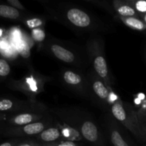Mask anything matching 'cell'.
Listing matches in <instances>:
<instances>
[{
	"instance_id": "6da1fadb",
	"label": "cell",
	"mask_w": 146,
	"mask_h": 146,
	"mask_svg": "<svg viewBox=\"0 0 146 146\" xmlns=\"http://www.w3.org/2000/svg\"><path fill=\"white\" fill-rule=\"evenodd\" d=\"M68 19L74 25L78 27H87L91 24L89 16L78 9H71L67 12Z\"/></svg>"
},
{
	"instance_id": "7a4b0ae2",
	"label": "cell",
	"mask_w": 146,
	"mask_h": 146,
	"mask_svg": "<svg viewBox=\"0 0 146 146\" xmlns=\"http://www.w3.org/2000/svg\"><path fill=\"white\" fill-rule=\"evenodd\" d=\"M82 135L87 141L96 142L98 138V130L96 126L91 121H86L81 127Z\"/></svg>"
},
{
	"instance_id": "3957f363",
	"label": "cell",
	"mask_w": 146,
	"mask_h": 146,
	"mask_svg": "<svg viewBox=\"0 0 146 146\" xmlns=\"http://www.w3.org/2000/svg\"><path fill=\"white\" fill-rule=\"evenodd\" d=\"M51 51L56 57L66 63H72L74 61V54L68 50L59 45H53L51 46Z\"/></svg>"
},
{
	"instance_id": "277c9868",
	"label": "cell",
	"mask_w": 146,
	"mask_h": 146,
	"mask_svg": "<svg viewBox=\"0 0 146 146\" xmlns=\"http://www.w3.org/2000/svg\"><path fill=\"white\" fill-rule=\"evenodd\" d=\"M94 68L98 75L102 78H106L108 75V67L105 58L101 56H97L94 60Z\"/></svg>"
},
{
	"instance_id": "5b68a950",
	"label": "cell",
	"mask_w": 146,
	"mask_h": 146,
	"mask_svg": "<svg viewBox=\"0 0 146 146\" xmlns=\"http://www.w3.org/2000/svg\"><path fill=\"white\" fill-rule=\"evenodd\" d=\"M0 16L5 18L17 19L19 16L18 10L12 7L7 5H0Z\"/></svg>"
},
{
	"instance_id": "8992f818",
	"label": "cell",
	"mask_w": 146,
	"mask_h": 146,
	"mask_svg": "<svg viewBox=\"0 0 146 146\" xmlns=\"http://www.w3.org/2000/svg\"><path fill=\"white\" fill-rule=\"evenodd\" d=\"M60 137V133L56 128H48L43 131L41 134V138L46 142H51L58 139Z\"/></svg>"
},
{
	"instance_id": "52a82bcc",
	"label": "cell",
	"mask_w": 146,
	"mask_h": 146,
	"mask_svg": "<svg viewBox=\"0 0 146 146\" xmlns=\"http://www.w3.org/2000/svg\"><path fill=\"white\" fill-rule=\"evenodd\" d=\"M44 128V125L41 123H34L25 125L24 128V131L28 135H35L42 132Z\"/></svg>"
},
{
	"instance_id": "ba28073f",
	"label": "cell",
	"mask_w": 146,
	"mask_h": 146,
	"mask_svg": "<svg viewBox=\"0 0 146 146\" xmlns=\"http://www.w3.org/2000/svg\"><path fill=\"white\" fill-rule=\"evenodd\" d=\"M94 92L98 97L102 99H106L108 96V91L101 81H97L93 85Z\"/></svg>"
},
{
	"instance_id": "9c48e42d",
	"label": "cell",
	"mask_w": 146,
	"mask_h": 146,
	"mask_svg": "<svg viewBox=\"0 0 146 146\" xmlns=\"http://www.w3.org/2000/svg\"><path fill=\"white\" fill-rule=\"evenodd\" d=\"M112 113L114 116L120 121H124L126 119V113L121 104L115 103L112 106Z\"/></svg>"
},
{
	"instance_id": "30bf717a",
	"label": "cell",
	"mask_w": 146,
	"mask_h": 146,
	"mask_svg": "<svg viewBox=\"0 0 146 146\" xmlns=\"http://www.w3.org/2000/svg\"><path fill=\"white\" fill-rule=\"evenodd\" d=\"M64 78L66 82L71 85H76L81 81V78L78 74L72 71H66L64 75Z\"/></svg>"
},
{
	"instance_id": "8fae6325",
	"label": "cell",
	"mask_w": 146,
	"mask_h": 146,
	"mask_svg": "<svg viewBox=\"0 0 146 146\" xmlns=\"http://www.w3.org/2000/svg\"><path fill=\"white\" fill-rule=\"evenodd\" d=\"M125 24L129 26L131 28H133L135 29L143 30L145 29V24L136 18L133 17H128L125 19Z\"/></svg>"
},
{
	"instance_id": "7c38bea8",
	"label": "cell",
	"mask_w": 146,
	"mask_h": 146,
	"mask_svg": "<svg viewBox=\"0 0 146 146\" xmlns=\"http://www.w3.org/2000/svg\"><path fill=\"white\" fill-rule=\"evenodd\" d=\"M111 142L114 146H129L117 131H113L111 133Z\"/></svg>"
},
{
	"instance_id": "4fadbf2b",
	"label": "cell",
	"mask_w": 146,
	"mask_h": 146,
	"mask_svg": "<svg viewBox=\"0 0 146 146\" xmlns=\"http://www.w3.org/2000/svg\"><path fill=\"white\" fill-rule=\"evenodd\" d=\"M33 120V116L31 114L25 113L17 115L14 119V122L17 125H28Z\"/></svg>"
},
{
	"instance_id": "5bb4252c",
	"label": "cell",
	"mask_w": 146,
	"mask_h": 146,
	"mask_svg": "<svg viewBox=\"0 0 146 146\" xmlns=\"http://www.w3.org/2000/svg\"><path fill=\"white\" fill-rule=\"evenodd\" d=\"M118 12L119 14L123 17H133L135 14V11L133 9L129 6L123 5L118 9Z\"/></svg>"
},
{
	"instance_id": "9a60e30c",
	"label": "cell",
	"mask_w": 146,
	"mask_h": 146,
	"mask_svg": "<svg viewBox=\"0 0 146 146\" xmlns=\"http://www.w3.org/2000/svg\"><path fill=\"white\" fill-rule=\"evenodd\" d=\"M10 72V67L8 63L4 59H0V76H5Z\"/></svg>"
},
{
	"instance_id": "2e32d148",
	"label": "cell",
	"mask_w": 146,
	"mask_h": 146,
	"mask_svg": "<svg viewBox=\"0 0 146 146\" xmlns=\"http://www.w3.org/2000/svg\"><path fill=\"white\" fill-rule=\"evenodd\" d=\"M18 48L19 51L21 54V55L22 56H24V58H27L29 57L30 54L29 51V48L27 46V44L24 42H20L19 44H18Z\"/></svg>"
},
{
	"instance_id": "e0dca14e",
	"label": "cell",
	"mask_w": 146,
	"mask_h": 146,
	"mask_svg": "<svg viewBox=\"0 0 146 146\" xmlns=\"http://www.w3.org/2000/svg\"><path fill=\"white\" fill-rule=\"evenodd\" d=\"M27 24L30 29H35L37 27H40L42 24V21L41 19L37 18L31 19L28 20L27 21Z\"/></svg>"
},
{
	"instance_id": "ac0fdd59",
	"label": "cell",
	"mask_w": 146,
	"mask_h": 146,
	"mask_svg": "<svg viewBox=\"0 0 146 146\" xmlns=\"http://www.w3.org/2000/svg\"><path fill=\"white\" fill-rule=\"evenodd\" d=\"M12 107V102L9 100H2L0 101V111L9 110Z\"/></svg>"
},
{
	"instance_id": "d6986e66",
	"label": "cell",
	"mask_w": 146,
	"mask_h": 146,
	"mask_svg": "<svg viewBox=\"0 0 146 146\" xmlns=\"http://www.w3.org/2000/svg\"><path fill=\"white\" fill-rule=\"evenodd\" d=\"M33 36H34L36 41H42L45 37L44 32L39 30H34L33 31Z\"/></svg>"
},
{
	"instance_id": "ffe728a7",
	"label": "cell",
	"mask_w": 146,
	"mask_h": 146,
	"mask_svg": "<svg viewBox=\"0 0 146 146\" xmlns=\"http://www.w3.org/2000/svg\"><path fill=\"white\" fill-rule=\"evenodd\" d=\"M136 8L138 11L145 12L146 11V1H139L136 4Z\"/></svg>"
},
{
	"instance_id": "44dd1931",
	"label": "cell",
	"mask_w": 146,
	"mask_h": 146,
	"mask_svg": "<svg viewBox=\"0 0 146 146\" xmlns=\"http://www.w3.org/2000/svg\"><path fill=\"white\" fill-rule=\"evenodd\" d=\"M8 2L14 7L17 9H24V7L21 4V3L18 1V0H8Z\"/></svg>"
},
{
	"instance_id": "7402d4cb",
	"label": "cell",
	"mask_w": 146,
	"mask_h": 146,
	"mask_svg": "<svg viewBox=\"0 0 146 146\" xmlns=\"http://www.w3.org/2000/svg\"><path fill=\"white\" fill-rule=\"evenodd\" d=\"M57 146H76V145L71 141H65V142L61 143Z\"/></svg>"
},
{
	"instance_id": "603a6c76",
	"label": "cell",
	"mask_w": 146,
	"mask_h": 146,
	"mask_svg": "<svg viewBox=\"0 0 146 146\" xmlns=\"http://www.w3.org/2000/svg\"><path fill=\"white\" fill-rule=\"evenodd\" d=\"M0 146H11V145L9 143H4L1 144Z\"/></svg>"
},
{
	"instance_id": "cb8c5ba5",
	"label": "cell",
	"mask_w": 146,
	"mask_h": 146,
	"mask_svg": "<svg viewBox=\"0 0 146 146\" xmlns=\"http://www.w3.org/2000/svg\"><path fill=\"white\" fill-rule=\"evenodd\" d=\"M20 146H31V145H29V144H24V145H20Z\"/></svg>"
}]
</instances>
